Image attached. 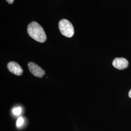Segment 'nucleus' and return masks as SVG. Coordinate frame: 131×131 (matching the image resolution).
<instances>
[{
  "label": "nucleus",
  "instance_id": "obj_1",
  "mask_svg": "<svg viewBox=\"0 0 131 131\" xmlns=\"http://www.w3.org/2000/svg\"><path fill=\"white\" fill-rule=\"evenodd\" d=\"M27 32L30 37L38 42L43 43L46 40L47 37L44 29L37 22L33 21L28 25Z\"/></svg>",
  "mask_w": 131,
  "mask_h": 131
},
{
  "label": "nucleus",
  "instance_id": "obj_2",
  "mask_svg": "<svg viewBox=\"0 0 131 131\" xmlns=\"http://www.w3.org/2000/svg\"><path fill=\"white\" fill-rule=\"evenodd\" d=\"M59 28L61 34L67 38H71L74 35V27L70 21L66 19H63L60 21Z\"/></svg>",
  "mask_w": 131,
  "mask_h": 131
},
{
  "label": "nucleus",
  "instance_id": "obj_3",
  "mask_svg": "<svg viewBox=\"0 0 131 131\" xmlns=\"http://www.w3.org/2000/svg\"><path fill=\"white\" fill-rule=\"evenodd\" d=\"M28 67L30 72L36 77L42 78L45 74V70L35 63L29 62L28 63Z\"/></svg>",
  "mask_w": 131,
  "mask_h": 131
},
{
  "label": "nucleus",
  "instance_id": "obj_4",
  "mask_svg": "<svg viewBox=\"0 0 131 131\" xmlns=\"http://www.w3.org/2000/svg\"><path fill=\"white\" fill-rule=\"evenodd\" d=\"M7 67L10 72L13 73L15 75L20 76L23 74V70L21 67L16 62H10L7 64Z\"/></svg>",
  "mask_w": 131,
  "mask_h": 131
},
{
  "label": "nucleus",
  "instance_id": "obj_5",
  "mask_svg": "<svg viewBox=\"0 0 131 131\" xmlns=\"http://www.w3.org/2000/svg\"><path fill=\"white\" fill-rule=\"evenodd\" d=\"M112 65L116 69L122 70L128 67L129 62L126 59L124 58H116L113 61Z\"/></svg>",
  "mask_w": 131,
  "mask_h": 131
},
{
  "label": "nucleus",
  "instance_id": "obj_6",
  "mask_svg": "<svg viewBox=\"0 0 131 131\" xmlns=\"http://www.w3.org/2000/svg\"><path fill=\"white\" fill-rule=\"evenodd\" d=\"M22 110H21V108L20 107H18L15 108L13 109V113L15 115L18 116L20 114V113H21Z\"/></svg>",
  "mask_w": 131,
  "mask_h": 131
},
{
  "label": "nucleus",
  "instance_id": "obj_7",
  "mask_svg": "<svg viewBox=\"0 0 131 131\" xmlns=\"http://www.w3.org/2000/svg\"><path fill=\"white\" fill-rule=\"evenodd\" d=\"M24 123V119L23 117H19L17 121V126L20 127L23 125Z\"/></svg>",
  "mask_w": 131,
  "mask_h": 131
},
{
  "label": "nucleus",
  "instance_id": "obj_8",
  "mask_svg": "<svg viewBox=\"0 0 131 131\" xmlns=\"http://www.w3.org/2000/svg\"><path fill=\"white\" fill-rule=\"evenodd\" d=\"M6 2L9 4H13V3L14 2V0H6Z\"/></svg>",
  "mask_w": 131,
  "mask_h": 131
},
{
  "label": "nucleus",
  "instance_id": "obj_9",
  "mask_svg": "<svg viewBox=\"0 0 131 131\" xmlns=\"http://www.w3.org/2000/svg\"><path fill=\"white\" fill-rule=\"evenodd\" d=\"M128 95H129V97L131 98V89H130V90L129 91V92L128 93Z\"/></svg>",
  "mask_w": 131,
  "mask_h": 131
}]
</instances>
